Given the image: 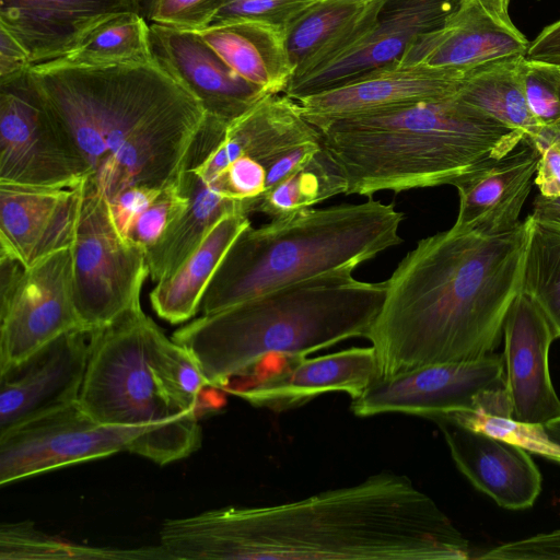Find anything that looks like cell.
I'll use <instances>...</instances> for the list:
<instances>
[{
  "mask_svg": "<svg viewBox=\"0 0 560 560\" xmlns=\"http://www.w3.org/2000/svg\"><path fill=\"white\" fill-rule=\"evenodd\" d=\"M446 419L560 463V446L548 438L542 424L523 422L511 416L482 411L459 413Z\"/></svg>",
  "mask_w": 560,
  "mask_h": 560,
  "instance_id": "836d02e7",
  "label": "cell"
},
{
  "mask_svg": "<svg viewBox=\"0 0 560 560\" xmlns=\"http://www.w3.org/2000/svg\"><path fill=\"white\" fill-rule=\"evenodd\" d=\"M229 0H150L152 23L186 31L207 27Z\"/></svg>",
  "mask_w": 560,
  "mask_h": 560,
  "instance_id": "74e56055",
  "label": "cell"
},
{
  "mask_svg": "<svg viewBox=\"0 0 560 560\" xmlns=\"http://www.w3.org/2000/svg\"><path fill=\"white\" fill-rule=\"evenodd\" d=\"M82 202L74 242L73 298L82 326L103 328L141 307L149 276L147 249L129 242L116 229L107 200L95 185H81Z\"/></svg>",
  "mask_w": 560,
  "mask_h": 560,
  "instance_id": "ba28073f",
  "label": "cell"
},
{
  "mask_svg": "<svg viewBox=\"0 0 560 560\" xmlns=\"http://www.w3.org/2000/svg\"><path fill=\"white\" fill-rule=\"evenodd\" d=\"M529 229L528 215L504 233L452 226L420 240L385 280L383 305L365 337L380 378L490 354L522 291Z\"/></svg>",
  "mask_w": 560,
  "mask_h": 560,
  "instance_id": "7a4b0ae2",
  "label": "cell"
},
{
  "mask_svg": "<svg viewBox=\"0 0 560 560\" xmlns=\"http://www.w3.org/2000/svg\"><path fill=\"white\" fill-rule=\"evenodd\" d=\"M243 79L269 94L283 93L294 71L284 32L254 21H233L196 31Z\"/></svg>",
  "mask_w": 560,
  "mask_h": 560,
  "instance_id": "d4e9b609",
  "label": "cell"
},
{
  "mask_svg": "<svg viewBox=\"0 0 560 560\" xmlns=\"http://www.w3.org/2000/svg\"><path fill=\"white\" fill-rule=\"evenodd\" d=\"M503 384V360L486 355L476 360L423 365L377 378L351 399L357 417L402 413L433 420L459 413L508 410Z\"/></svg>",
  "mask_w": 560,
  "mask_h": 560,
  "instance_id": "9c48e42d",
  "label": "cell"
},
{
  "mask_svg": "<svg viewBox=\"0 0 560 560\" xmlns=\"http://www.w3.org/2000/svg\"><path fill=\"white\" fill-rule=\"evenodd\" d=\"M248 225L250 221L244 213L222 217L180 267L156 282L150 293L155 314L170 324H182L194 317L225 254Z\"/></svg>",
  "mask_w": 560,
  "mask_h": 560,
  "instance_id": "484cf974",
  "label": "cell"
},
{
  "mask_svg": "<svg viewBox=\"0 0 560 560\" xmlns=\"http://www.w3.org/2000/svg\"><path fill=\"white\" fill-rule=\"evenodd\" d=\"M352 272L334 270L202 314L171 338L219 389L268 357L302 358L365 338L383 305L386 281H361Z\"/></svg>",
  "mask_w": 560,
  "mask_h": 560,
  "instance_id": "5b68a950",
  "label": "cell"
},
{
  "mask_svg": "<svg viewBox=\"0 0 560 560\" xmlns=\"http://www.w3.org/2000/svg\"><path fill=\"white\" fill-rule=\"evenodd\" d=\"M150 42L153 58L211 117L230 124L269 95L238 75L196 31L152 23Z\"/></svg>",
  "mask_w": 560,
  "mask_h": 560,
  "instance_id": "ac0fdd59",
  "label": "cell"
},
{
  "mask_svg": "<svg viewBox=\"0 0 560 560\" xmlns=\"http://www.w3.org/2000/svg\"><path fill=\"white\" fill-rule=\"evenodd\" d=\"M347 180L346 195L454 185L526 136L455 95L316 127Z\"/></svg>",
  "mask_w": 560,
  "mask_h": 560,
  "instance_id": "277c9868",
  "label": "cell"
},
{
  "mask_svg": "<svg viewBox=\"0 0 560 560\" xmlns=\"http://www.w3.org/2000/svg\"><path fill=\"white\" fill-rule=\"evenodd\" d=\"M283 368L240 383H229L224 392L255 407L282 412L334 392L360 396L380 378L375 349L351 347L316 358H287Z\"/></svg>",
  "mask_w": 560,
  "mask_h": 560,
  "instance_id": "9a60e30c",
  "label": "cell"
},
{
  "mask_svg": "<svg viewBox=\"0 0 560 560\" xmlns=\"http://www.w3.org/2000/svg\"><path fill=\"white\" fill-rule=\"evenodd\" d=\"M470 72L401 66L398 61L296 102L303 117L318 127L340 118L451 97Z\"/></svg>",
  "mask_w": 560,
  "mask_h": 560,
  "instance_id": "2e32d148",
  "label": "cell"
},
{
  "mask_svg": "<svg viewBox=\"0 0 560 560\" xmlns=\"http://www.w3.org/2000/svg\"><path fill=\"white\" fill-rule=\"evenodd\" d=\"M156 326L140 307L94 329L78 402L100 423L150 429L142 457L166 465L195 453L202 431L197 415L171 402L153 371Z\"/></svg>",
  "mask_w": 560,
  "mask_h": 560,
  "instance_id": "52a82bcc",
  "label": "cell"
},
{
  "mask_svg": "<svg viewBox=\"0 0 560 560\" xmlns=\"http://www.w3.org/2000/svg\"><path fill=\"white\" fill-rule=\"evenodd\" d=\"M540 152L525 136L503 156L459 178L453 186L459 197L453 226L487 234L504 233L520 224V213L535 183Z\"/></svg>",
  "mask_w": 560,
  "mask_h": 560,
  "instance_id": "7402d4cb",
  "label": "cell"
},
{
  "mask_svg": "<svg viewBox=\"0 0 560 560\" xmlns=\"http://www.w3.org/2000/svg\"><path fill=\"white\" fill-rule=\"evenodd\" d=\"M319 0H229L215 14L217 24L233 21H254L285 31L310 7Z\"/></svg>",
  "mask_w": 560,
  "mask_h": 560,
  "instance_id": "8d00e7d4",
  "label": "cell"
},
{
  "mask_svg": "<svg viewBox=\"0 0 560 560\" xmlns=\"http://www.w3.org/2000/svg\"><path fill=\"white\" fill-rule=\"evenodd\" d=\"M0 559L170 560V557L160 545L116 548L77 544L44 533L26 521L1 525Z\"/></svg>",
  "mask_w": 560,
  "mask_h": 560,
  "instance_id": "f546056e",
  "label": "cell"
},
{
  "mask_svg": "<svg viewBox=\"0 0 560 560\" xmlns=\"http://www.w3.org/2000/svg\"><path fill=\"white\" fill-rule=\"evenodd\" d=\"M529 43L510 16L477 0H465L442 26L419 36L399 63L472 71L493 62L525 57Z\"/></svg>",
  "mask_w": 560,
  "mask_h": 560,
  "instance_id": "d6986e66",
  "label": "cell"
},
{
  "mask_svg": "<svg viewBox=\"0 0 560 560\" xmlns=\"http://www.w3.org/2000/svg\"><path fill=\"white\" fill-rule=\"evenodd\" d=\"M31 58L23 45L0 26V79L28 70Z\"/></svg>",
  "mask_w": 560,
  "mask_h": 560,
  "instance_id": "b9f144b4",
  "label": "cell"
},
{
  "mask_svg": "<svg viewBox=\"0 0 560 560\" xmlns=\"http://www.w3.org/2000/svg\"><path fill=\"white\" fill-rule=\"evenodd\" d=\"M141 11L138 0H0V26L26 49L32 65L70 50L100 20Z\"/></svg>",
  "mask_w": 560,
  "mask_h": 560,
  "instance_id": "603a6c76",
  "label": "cell"
},
{
  "mask_svg": "<svg viewBox=\"0 0 560 560\" xmlns=\"http://www.w3.org/2000/svg\"><path fill=\"white\" fill-rule=\"evenodd\" d=\"M533 140L540 152L535 176L539 194L545 197L560 196V129L541 127Z\"/></svg>",
  "mask_w": 560,
  "mask_h": 560,
  "instance_id": "ab89813d",
  "label": "cell"
},
{
  "mask_svg": "<svg viewBox=\"0 0 560 560\" xmlns=\"http://www.w3.org/2000/svg\"><path fill=\"white\" fill-rule=\"evenodd\" d=\"M477 558L486 560H560V529L504 542L485 551Z\"/></svg>",
  "mask_w": 560,
  "mask_h": 560,
  "instance_id": "f35d334b",
  "label": "cell"
},
{
  "mask_svg": "<svg viewBox=\"0 0 560 560\" xmlns=\"http://www.w3.org/2000/svg\"><path fill=\"white\" fill-rule=\"evenodd\" d=\"M162 189L133 187L122 191L108 203L114 224L120 235L127 240L130 228L137 218L158 197Z\"/></svg>",
  "mask_w": 560,
  "mask_h": 560,
  "instance_id": "60d3db41",
  "label": "cell"
},
{
  "mask_svg": "<svg viewBox=\"0 0 560 560\" xmlns=\"http://www.w3.org/2000/svg\"><path fill=\"white\" fill-rule=\"evenodd\" d=\"M28 70L0 79V183L78 188L89 178V167Z\"/></svg>",
  "mask_w": 560,
  "mask_h": 560,
  "instance_id": "8fae6325",
  "label": "cell"
},
{
  "mask_svg": "<svg viewBox=\"0 0 560 560\" xmlns=\"http://www.w3.org/2000/svg\"><path fill=\"white\" fill-rule=\"evenodd\" d=\"M180 184L189 197L183 214L147 249L149 277L155 283L171 277L225 214L249 215L246 206L220 194L186 164Z\"/></svg>",
  "mask_w": 560,
  "mask_h": 560,
  "instance_id": "4316f807",
  "label": "cell"
},
{
  "mask_svg": "<svg viewBox=\"0 0 560 560\" xmlns=\"http://www.w3.org/2000/svg\"><path fill=\"white\" fill-rule=\"evenodd\" d=\"M465 0H386L372 28L329 61L291 79L283 94L298 101L398 62L421 35L442 26Z\"/></svg>",
  "mask_w": 560,
  "mask_h": 560,
  "instance_id": "4fadbf2b",
  "label": "cell"
},
{
  "mask_svg": "<svg viewBox=\"0 0 560 560\" xmlns=\"http://www.w3.org/2000/svg\"><path fill=\"white\" fill-rule=\"evenodd\" d=\"M435 423L457 469L476 489L506 510L533 506L542 478L526 450L451 419Z\"/></svg>",
  "mask_w": 560,
  "mask_h": 560,
  "instance_id": "44dd1931",
  "label": "cell"
},
{
  "mask_svg": "<svg viewBox=\"0 0 560 560\" xmlns=\"http://www.w3.org/2000/svg\"><path fill=\"white\" fill-rule=\"evenodd\" d=\"M0 372L61 335L84 328L73 298L71 247L28 268L0 255Z\"/></svg>",
  "mask_w": 560,
  "mask_h": 560,
  "instance_id": "30bf717a",
  "label": "cell"
},
{
  "mask_svg": "<svg viewBox=\"0 0 560 560\" xmlns=\"http://www.w3.org/2000/svg\"><path fill=\"white\" fill-rule=\"evenodd\" d=\"M150 429L103 424L78 401L0 434V485L116 453L142 456Z\"/></svg>",
  "mask_w": 560,
  "mask_h": 560,
  "instance_id": "7c38bea8",
  "label": "cell"
},
{
  "mask_svg": "<svg viewBox=\"0 0 560 560\" xmlns=\"http://www.w3.org/2000/svg\"><path fill=\"white\" fill-rule=\"evenodd\" d=\"M522 291L546 317L556 339L560 338V224L530 214Z\"/></svg>",
  "mask_w": 560,
  "mask_h": 560,
  "instance_id": "1f68e13d",
  "label": "cell"
},
{
  "mask_svg": "<svg viewBox=\"0 0 560 560\" xmlns=\"http://www.w3.org/2000/svg\"><path fill=\"white\" fill-rule=\"evenodd\" d=\"M151 359L153 371L171 402L185 413L201 415V394L211 387L192 355L156 326Z\"/></svg>",
  "mask_w": 560,
  "mask_h": 560,
  "instance_id": "d6a6232c",
  "label": "cell"
},
{
  "mask_svg": "<svg viewBox=\"0 0 560 560\" xmlns=\"http://www.w3.org/2000/svg\"><path fill=\"white\" fill-rule=\"evenodd\" d=\"M28 73L108 203L126 189H164L180 177L207 114L154 58L96 67L43 62Z\"/></svg>",
  "mask_w": 560,
  "mask_h": 560,
  "instance_id": "3957f363",
  "label": "cell"
},
{
  "mask_svg": "<svg viewBox=\"0 0 560 560\" xmlns=\"http://www.w3.org/2000/svg\"><path fill=\"white\" fill-rule=\"evenodd\" d=\"M522 58L502 60L472 70L455 96L495 120L535 138L541 127L525 100L520 72Z\"/></svg>",
  "mask_w": 560,
  "mask_h": 560,
  "instance_id": "f1b7e54d",
  "label": "cell"
},
{
  "mask_svg": "<svg viewBox=\"0 0 560 560\" xmlns=\"http://www.w3.org/2000/svg\"><path fill=\"white\" fill-rule=\"evenodd\" d=\"M530 215L536 220L560 224V196L545 197L539 194Z\"/></svg>",
  "mask_w": 560,
  "mask_h": 560,
  "instance_id": "7bdbcfd3",
  "label": "cell"
},
{
  "mask_svg": "<svg viewBox=\"0 0 560 560\" xmlns=\"http://www.w3.org/2000/svg\"><path fill=\"white\" fill-rule=\"evenodd\" d=\"M542 428L548 438L560 446V418L544 423Z\"/></svg>",
  "mask_w": 560,
  "mask_h": 560,
  "instance_id": "f6af8a7d",
  "label": "cell"
},
{
  "mask_svg": "<svg viewBox=\"0 0 560 560\" xmlns=\"http://www.w3.org/2000/svg\"><path fill=\"white\" fill-rule=\"evenodd\" d=\"M386 0H319L285 31L294 74L324 65L363 37Z\"/></svg>",
  "mask_w": 560,
  "mask_h": 560,
  "instance_id": "cb8c5ba5",
  "label": "cell"
},
{
  "mask_svg": "<svg viewBox=\"0 0 560 560\" xmlns=\"http://www.w3.org/2000/svg\"><path fill=\"white\" fill-rule=\"evenodd\" d=\"M488 9L503 15L510 16L509 14V4L511 0H477Z\"/></svg>",
  "mask_w": 560,
  "mask_h": 560,
  "instance_id": "ee69618b",
  "label": "cell"
},
{
  "mask_svg": "<svg viewBox=\"0 0 560 560\" xmlns=\"http://www.w3.org/2000/svg\"><path fill=\"white\" fill-rule=\"evenodd\" d=\"M189 197L180 184V177L166 186L148 208L137 218L127 240L145 249L154 245L166 229L186 210Z\"/></svg>",
  "mask_w": 560,
  "mask_h": 560,
  "instance_id": "d590c367",
  "label": "cell"
},
{
  "mask_svg": "<svg viewBox=\"0 0 560 560\" xmlns=\"http://www.w3.org/2000/svg\"><path fill=\"white\" fill-rule=\"evenodd\" d=\"M171 560H466L468 540L406 475L266 506H225L166 520Z\"/></svg>",
  "mask_w": 560,
  "mask_h": 560,
  "instance_id": "6da1fadb",
  "label": "cell"
},
{
  "mask_svg": "<svg viewBox=\"0 0 560 560\" xmlns=\"http://www.w3.org/2000/svg\"><path fill=\"white\" fill-rule=\"evenodd\" d=\"M347 191V180L334 158L323 149L303 167L294 172L259 199L255 212L271 220L287 218L313 208Z\"/></svg>",
  "mask_w": 560,
  "mask_h": 560,
  "instance_id": "4dcf8cb0",
  "label": "cell"
},
{
  "mask_svg": "<svg viewBox=\"0 0 560 560\" xmlns=\"http://www.w3.org/2000/svg\"><path fill=\"white\" fill-rule=\"evenodd\" d=\"M503 384L511 417L544 424L560 418L558 397L549 372V349L556 339L533 299L521 291L503 325Z\"/></svg>",
  "mask_w": 560,
  "mask_h": 560,
  "instance_id": "e0dca14e",
  "label": "cell"
},
{
  "mask_svg": "<svg viewBox=\"0 0 560 560\" xmlns=\"http://www.w3.org/2000/svg\"><path fill=\"white\" fill-rule=\"evenodd\" d=\"M405 219L393 203L369 197L360 203L310 208L235 238L201 301L211 314L283 285L340 269L354 270L402 242Z\"/></svg>",
  "mask_w": 560,
  "mask_h": 560,
  "instance_id": "8992f818",
  "label": "cell"
},
{
  "mask_svg": "<svg viewBox=\"0 0 560 560\" xmlns=\"http://www.w3.org/2000/svg\"><path fill=\"white\" fill-rule=\"evenodd\" d=\"M153 60L150 25L139 12H119L91 26L61 57L47 61L75 67L145 63Z\"/></svg>",
  "mask_w": 560,
  "mask_h": 560,
  "instance_id": "83f0119b",
  "label": "cell"
},
{
  "mask_svg": "<svg viewBox=\"0 0 560 560\" xmlns=\"http://www.w3.org/2000/svg\"><path fill=\"white\" fill-rule=\"evenodd\" d=\"M82 202L78 188L0 183V255L28 268L71 247Z\"/></svg>",
  "mask_w": 560,
  "mask_h": 560,
  "instance_id": "ffe728a7",
  "label": "cell"
},
{
  "mask_svg": "<svg viewBox=\"0 0 560 560\" xmlns=\"http://www.w3.org/2000/svg\"><path fill=\"white\" fill-rule=\"evenodd\" d=\"M520 72L527 106L537 124L560 129V65L524 57Z\"/></svg>",
  "mask_w": 560,
  "mask_h": 560,
  "instance_id": "e575fe53",
  "label": "cell"
},
{
  "mask_svg": "<svg viewBox=\"0 0 560 560\" xmlns=\"http://www.w3.org/2000/svg\"><path fill=\"white\" fill-rule=\"evenodd\" d=\"M92 334L84 328L68 331L0 372V434L78 401Z\"/></svg>",
  "mask_w": 560,
  "mask_h": 560,
  "instance_id": "5bb4252c",
  "label": "cell"
}]
</instances>
